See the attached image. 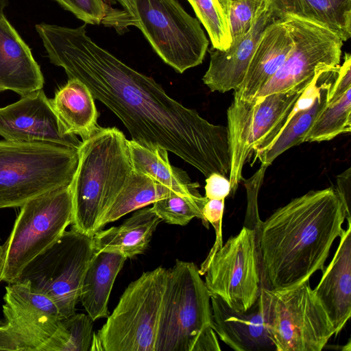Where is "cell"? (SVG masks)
Masks as SVG:
<instances>
[{
  "instance_id": "obj_1",
  "label": "cell",
  "mask_w": 351,
  "mask_h": 351,
  "mask_svg": "<svg viewBox=\"0 0 351 351\" xmlns=\"http://www.w3.org/2000/svg\"><path fill=\"white\" fill-rule=\"evenodd\" d=\"M50 62L76 78L122 122L132 140L172 152L206 178L230 173L228 128L169 97L155 80L96 44L85 25H36Z\"/></svg>"
},
{
  "instance_id": "obj_2",
  "label": "cell",
  "mask_w": 351,
  "mask_h": 351,
  "mask_svg": "<svg viewBox=\"0 0 351 351\" xmlns=\"http://www.w3.org/2000/svg\"><path fill=\"white\" fill-rule=\"evenodd\" d=\"M347 214L335 189L310 191L277 209L256 228L261 287L292 289L324 271Z\"/></svg>"
},
{
  "instance_id": "obj_3",
  "label": "cell",
  "mask_w": 351,
  "mask_h": 351,
  "mask_svg": "<svg viewBox=\"0 0 351 351\" xmlns=\"http://www.w3.org/2000/svg\"><path fill=\"white\" fill-rule=\"evenodd\" d=\"M71 182V228L93 237L98 223L125 185L133 169L128 140L117 128H99L82 141Z\"/></svg>"
},
{
  "instance_id": "obj_4",
  "label": "cell",
  "mask_w": 351,
  "mask_h": 351,
  "mask_svg": "<svg viewBox=\"0 0 351 351\" xmlns=\"http://www.w3.org/2000/svg\"><path fill=\"white\" fill-rule=\"evenodd\" d=\"M217 340L210 295L199 269L177 259L168 269L156 351H199Z\"/></svg>"
},
{
  "instance_id": "obj_5",
  "label": "cell",
  "mask_w": 351,
  "mask_h": 351,
  "mask_svg": "<svg viewBox=\"0 0 351 351\" xmlns=\"http://www.w3.org/2000/svg\"><path fill=\"white\" fill-rule=\"evenodd\" d=\"M77 149L43 143L0 141V208L21 207L31 199L71 184Z\"/></svg>"
},
{
  "instance_id": "obj_6",
  "label": "cell",
  "mask_w": 351,
  "mask_h": 351,
  "mask_svg": "<svg viewBox=\"0 0 351 351\" xmlns=\"http://www.w3.org/2000/svg\"><path fill=\"white\" fill-rule=\"evenodd\" d=\"M168 269L158 267L130 282L90 350L156 351Z\"/></svg>"
},
{
  "instance_id": "obj_7",
  "label": "cell",
  "mask_w": 351,
  "mask_h": 351,
  "mask_svg": "<svg viewBox=\"0 0 351 351\" xmlns=\"http://www.w3.org/2000/svg\"><path fill=\"white\" fill-rule=\"evenodd\" d=\"M0 250V282H16L24 267L54 243L73 221L71 184L29 199L21 206Z\"/></svg>"
},
{
  "instance_id": "obj_8",
  "label": "cell",
  "mask_w": 351,
  "mask_h": 351,
  "mask_svg": "<svg viewBox=\"0 0 351 351\" xmlns=\"http://www.w3.org/2000/svg\"><path fill=\"white\" fill-rule=\"evenodd\" d=\"M260 298L276 351H321L335 333L308 281L280 291L261 287Z\"/></svg>"
},
{
  "instance_id": "obj_9",
  "label": "cell",
  "mask_w": 351,
  "mask_h": 351,
  "mask_svg": "<svg viewBox=\"0 0 351 351\" xmlns=\"http://www.w3.org/2000/svg\"><path fill=\"white\" fill-rule=\"evenodd\" d=\"M93 254L92 237L71 228L32 259L16 282L29 280L56 304L63 318L69 317L75 313Z\"/></svg>"
},
{
  "instance_id": "obj_10",
  "label": "cell",
  "mask_w": 351,
  "mask_h": 351,
  "mask_svg": "<svg viewBox=\"0 0 351 351\" xmlns=\"http://www.w3.org/2000/svg\"><path fill=\"white\" fill-rule=\"evenodd\" d=\"M135 25L157 55L179 73L204 60L208 40L199 21L177 0H134Z\"/></svg>"
},
{
  "instance_id": "obj_11",
  "label": "cell",
  "mask_w": 351,
  "mask_h": 351,
  "mask_svg": "<svg viewBox=\"0 0 351 351\" xmlns=\"http://www.w3.org/2000/svg\"><path fill=\"white\" fill-rule=\"evenodd\" d=\"M287 17L293 47L277 72L250 102L274 93L305 89L319 73L339 66L343 46L341 38L314 23Z\"/></svg>"
},
{
  "instance_id": "obj_12",
  "label": "cell",
  "mask_w": 351,
  "mask_h": 351,
  "mask_svg": "<svg viewBox=\"0 0 351 351\" xmlns=\"http://www.w3.org/2000/svg\"><path fill=\"white\" fill-rule=\"evenodd\" d=\"M305 89L268 95L254 102L233 99L227 111L231 193L242 180L245 162L290 114Z\"/></svg>"
},
{
  "instance_id": "obj_13",
  "label": "cell",
  "mask_w": 351,
  "mask_h": 351,
  "mask_svg": "<svg viewBox=\"0 0 351 351\" xmlns=\"http://www.w3.org/2000/svg\"><path fill=\"white\" fill-rule=\"evenodd\" d=\"M204 275L210 295L238 311L248 310L261 287L256 230L244 226L230 237L213 255Z\"/></svg>"
},
{
  "instance_id": "obj_14",
  "label": "cell",
  "mask_w": 351,
  "mask_h": 351,
  "mask_svg": "<svg viewBox=\"0 0 351 351\" xmlns=\"http://www.w3.org/2000/svg\"><path fill=\"white\" fill-rule=\"evenodd\" d=\"M3 300L5 321L0 322L20 351H44L64 319L56 304L29 280L9 283Z\"/></svg>"
},
{
  "instance_id": "obj_15",
  "label": "cell",
  "mask_w": 351,
  "mask_h": 351,
  "mask_svg": "<svg viewBox=\"0 0 351 351\" xmlns=\"http://www.w3.org/2000/svg\"><path fill=\"white\" fill-rule=\"evenodd\" d=\"M0 135L6 141L54 144L77 149L75 135L65 133L43 88L0 108Z\"/></svg>"
},
{
  "instance_id": "obj_16",
  "label": "cell",
  "mask_w": 351,
  "mask_h": 351,
  "mask_svg": "<svg viewBox=\"0 0 351 351\" xmlns=\"http://www.w3.org/2000/svg\"><path fill=\"white\" fill-rule=\"evenodd\" d=\"M339 66L319 73L296 100L290 114L255 150V159L261 165L267 167L283 152L304 142L307 132L328 102Z\"/></svg>"
},
{
  "instance_id": "obj_17",
  "label": "cell",
  "mask_w": 351,
  "mask_h": 351,
  "mask_svg": "<svg viewBox=\"0 0 351 351\" xmlns=\"http://www.w3.org/2000/svg\"><path fill=\"white\" fill-rule=\"evenodd\" d=\"M276 18L269 1L250 31L232 43L227 50L212 47L208 50L210 64L202 80L212 92L239 89L261 36Z\"/></svg>"
},
{
  "instance_id": "obj_18",
  "label": "cell",
  "mask_w": 351,
  "mask_h": 351,
  "mask_svg": "<svg viewBox=\"0 0 351 351\" xmlns=\"http://www.w3.org/2000/svg\"><path fill=\"white\" fill-rule=\"evenodd\" d=\"M210 295L212 327L236 351H276L265 324L260 295L246 311H238L220 297Z\"/></svg>"
},
{
  "instance_id": "obj_19",
  "label": "cell",
  "mask_w": 351,
  "mask_h": 351,
  "mask_svg": "<svg viewBox=\"0 0 351 351\" xmlns=\"http://www.w3.org/2000/svg\"><path fill=\"white\" fill-rule=\"evenodd\" d=\"M293 45L289 18H276L261 36L234 99L250 101L277 72Z\"/></svg>"
},
{
  "instance_id": "obj_20",
  "label": "cell",
  "mask_w": 351,
  "mask_h": 351,
  "mask_svg": "<svg viewBox=\"0 0 351 351\" xmlns=\"http://www.w3.org/2000/svg\"><path fill=\"white\" fill-rule=\"evenodd\" d=\"M313 291L338 335L351 316V221Z\"/></svg>"
},
{
  "instance_id": "obj_21",
  "label": "cell",
  "mask_w": 351,
  "mask_h": 351,
  "mask_svg": "<svg viewBox=\"0 0 351 351\" xmlns=\"http://www.w3.org/2000/svg\"><path fill=\"white\" fill-rule=\"evenodd\" d=\"M44 77L30 48L0 12V92L21 97L43 88Z\"/></svg>"
},
{
  "instance_id": "obj_22",
  "label": "cell",
  "mask_w": 351,
  "mask_h": 351,
  "mask_svg": "<svg viewBox=\"0 0 351 351\" xmlns=\"http://www.w3.org/2000/svg\"><path fill=\"white\" fill-rule=\"evenodd\" d=\"M161 221L152 208L138 209L120 226L97 232L92 237L94 252H118L127 258L143 254Z\"/></svg>"
},
{
  "instance_id": "obj_23",
  "label": "cell",
  "mask_w": 351,
  "mask_h": 351,
  "mask_svg": "<svg viewBox=\"0 0 351 351\" xmlns=\"http://www.w3.org/2000/svg\"><path fill=\"white\" fill-rule=\"evenodd\" d=\"M66 134L86 140L100 128L95 98L89 88L76 78H69L49 99Z\"/></svg>"
},
{
  "instance_id": "obj_24",
  "label": "cell",
  "mask_w": 351,
  "mask_h": 351,
  "mask_svg": "<svg viewBox=\"0 0 351 351\" xmlns=\"http://www.w3.org/2000/svg\"><path fill=\"white\" fill-rule=\"evenodd\" d=\"M274 16L319 25L344 42L351 36V0H269Z\"/></svg>"
},
{
  "instance_id": "obj_25",
  "label": "cell",
  "mask_w": 351,
  "mask_h": 351,
  "mask_svg": "<svg viewBox=\"0 0 351 351\" xmlns=\"http://www.w3.org/2000/svg\"><path fill=\"white\" fill-rule=\"evenodd\" d=\"M126 259L118 252H94L82 280L80 298L93 322L108 317L110 295Z\"/></svg>"
},
{
  "instance_id": "obj_26",
  "label": "cell",
  "mask_w": 351,
  "mask_h": 351,
  "mask_svg": "<svg viewBox=\"0 0 351 351\" xmlns=\"http://www.w3.org/2000/svg\"><path fill=\"white\" fill-rule=\"evenodd\" d=\"M128 149L133 170L150 177L179 195L199 193V184L192 182L186 172L171 165L167 150L160 147H147L133 140H128Z\"/></svg>"
},
{
  "instance_id": "obj_27",
  "label": "cell",
  "mask_w": 351,
  "mask_h": 351,
  "mask_svg": "<svg viewBox=\"0 0 351 351\" xmlns=\"http://www.w3.org/2000/svg\"><path fill=\"white\" fill-rule=\"evenodd\" d=\"M173 194L178 193L150 177L133 170L125 185L101 217L97 230L99 231L106 224Z\"/></svg>"
},
{
  "instance_id": "obj_28",
  "label": "cell",
  "mask_w": 351,
  "mask_h": 351,
  "mask_svg": "<svg viewBox=\"0 0 351 351\" xmlns=\"http://www.w3.org/2000/svg\"><path fill=\"white\" fill-rule=\"evenodd\" d=\"M351 132V88L328 102L307 132L304 142L330 141Z\"/></svg>"
},
{
  "instance_id": "obj_29",
  "label": "cell",
  "mask_w": 351,
  "mask_h": 351,
  "mask_svg": "<svg viewBox=\"0 0 351 351\" xmlns=\"http://www.w3.org/2000/svg\"><path fill=\"white\" fill-rule=\"evenodd\" d=\"M93 321L88 315L73 314L60 320L44 351H89Z\"/></svg>"
},
{
  "instance_id": "obj_30",
  "label": "cell",
  "mask_w": 351,
  "mask_h": 351,
  "mask_svg": "<svg viewBox=\"0 0 351 351\" xmlns=\"http://www.w3.org/2000/svg\"><path fill=\"white\" fill-rule=\"evenodd\" d=\"M208 199L200 193L173 194L153 203L152 210L163 221L173 225L186 226L193 218L200 219L208 228L202 213Z\"/></svg>"
},
{
  "instance_id": "obj_31",
  "label": "cell",
  "mask_w": 351,
  "mask_h": 351,
  "mask_svg": "<svg viewBox=\"0 0 351 351\" xmlns=\"http://www.w3.org/2000/svg\"><path fill=\"white\" fill-rule=\"evenodd\" d=\"M205 27L212 48L227 50L232 44L230 26L219 0H187Z\"/></svg>"
},
{
  "instance_id": "obj_32",
  "label": "cell",
  "mask_w": 351,
  "mask_h": 351,
  "mask_svg": "<svg viewBox=\"0 0 351 351\" xmlns=\"http://www.w3.org/2000/svg\"><path fill=\"white\" fill-rule=\"evenodd\" d=\"M234 43L247 34L269 0H219Z\"/></svg>"
},
{
  "instance_id": "obj_33",
  "label": "cell",
  "mask_w": 351,
  "mask_h": 351,
  "mask_svg": "<svg viewBox=\"0 0 351 351\" xmlns=\"http://www.w3.org/2000/svg\"><path fill=\"white\" fill-rule=\"evenodd\" d=\"M85 23L99 25L108 20L116 9L110 0H54Z\"/></svg>"
},
{
  "instance_id": "obj_34",
  "label": "cell",
  "mask_w": 351,
  "mask_h": 351,
  "mask_svg": "<svg viewBox=\"0 0 351 351\" xmlns=\"http://www.w3.org/2000/svg\"><path fill=\"white\" fill-rule=\"evenodd\" d=\"M225 199H208L202 209L205 221L210 223L215 232V241L210 250L207 257L202 263L199 272L201 276L204 275L208 264L216 252L223 245L222 239V219L224 210Z\"/></svg>"
},
{
  "instance_id": "obj_35",
  "label": "cell",
  "mask_w": 351,
  "mask_h": 351,
  "mask_svg": "<svg viewBox=\"0 0 351 351\" xmlns=\"http://www.w3.org/2000/svg\"><path fill=\"white\" fill-rule=\"evenodd\" d=\"M267 167L260 168L248 179L242 178L247 193V209L244 226L256 230L261 221L258 207V195Z\"/></svg>"
},
{
  "instance_id": "obj_36",
  "label": "cell",
  "mask_w": 351,
  "mask_h": 351,
  "mask_svg": "<svg viewBox=\"0 0 351 351\" xmlns=\"http://www.w3.org/2000/svg\"><path fill=\"white\" fill-rule=\"evenodd\" d=\"M351 88V55L345 53L343 62L339 66L329 93V100L332 101Z\"/></svg>"
},
{
  "instance_id": "obj_37",
  "label": "cell",
  "mask_w": 351,
  "mask_h": 351,
  "mask_svg": "<svg viewBox=\"0 0 351 351\" xmlns=\"http://www.w3.org/2000/svg\"><path fill=\"white\" fill-rule=\"evenodd\" d=\"M230 193V182L225 176L213 173L206 178L205 197L207 199H225Z\"/></svg>"
},
{
  "instance_id": "obj_38",
  "label": "cell",
  "mask_w": 351,
  "mask_h": 351,
  "mask_svg": "<svg viewBox=\"0 0 351 351\" xmlns=\"http://www.w3.org/2000/svg\"><path fill=\"white\" fill-rule=\"evenodd\" d=\"M339 197L342 202L347 214V221H351L350 201H351V168L337 176V187L335 189Z\"/></svg>"
},
{
  "instance_id": "obj_39",
  "label": "cell",
  "mask_w": 351,
  "mask_h": 351,
  "mask_svg": "<svg viewBox=\"0 0 351 351\" xmlns=\"http://www.w3.org/2000/svg\"><path fill=\"white\" fill-rule=\"evenodd\" d=\"M123 8L128 18V25H136L138 21L137 11L134 0H116Z\"/></svg>"
},
{
  "instance_id": "obj_40",
  "label": "cell",
  "mask_w": 351,
  "mask_h": 351,
  "mask_svg": "<svg viewBox=\"0 0 351 351\" xmlns=\"http://www.w3.org/2000/svg\"><path fill=\"white\" fill-rule=\"evenodd\" d=\"M9 0H0V12H3L8 5Z\"/></svg>"
},
{
  "instance_id": "obj_41",
  "label": "cell",
  "mask_w": 351,
  "mask_h": 351,
  "mask_svg": "<svg viewBox=\"0 0 351 351\" xmlns=\"http://www.w3.org/2000/svg\"><path fill=\"white\" fill-rule=\"evenodd\" d=\"M0 250H1V245H0Z\"/></svg>"
}]
</instances>
